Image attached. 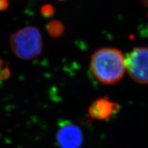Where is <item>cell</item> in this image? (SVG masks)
Returning <instances> with one entry per match:
<instances>
[{
  "label": "cell",
  "mask_w": 148,
  "mask_h": 148,
  "mask_svg": "<svg viewBox=\"0 0 148 148\" xmlns=\"http://www.w3.org/2000/svg\"><path fill=\"white\" fill-rule=\"evenodd\" d=\"M92 73L103 84H114L121 80L125 71V59L115 48L98 49L90 59Z\"/></svg>",
  "instance_id": "6da1fadb"
},
{
  "label": "cell",
  "mask_w": 148,
  "mask_h": 148,
  "mask_svg": "<svg viewBox=\"0 0 148 148\" xmlns=\"http://www.w3.org/2000/svg\"><path fill=\"white\" fill-rule=\"evenodd\" d=\"M10 45L12 52L18 58L24 60H32L42 51L41 34L36 27H25L11 34Z\"/></svg>",
  "instance_id": "7a4b0ae2"
},
{
  "label": "cell",
  "mask_w": 148,
  "mask_h": 148,
  "mask_svg": "<svg viewBox=\"0 0 148 148\" xmlns=\"http://www.w3.org/2000/svg\"><path fill=\"white\" fill-rule=\"evenodd\" d=\"M125 68L134 81L148 84V47L134 49L125 59Z\"/></svg>",
  "instance_id": "3957f363"
},
{
  "label": "cell",
  "mask_w": 148,
  "mask_h": 148,
  "mask_svg": "<svg viewBox=\"0 0 148 148\" xmlns=\"http://www.w3.org/2000/svg\"><path fill=\"white\" fill-rule=\"evenodd\" d=\"M56 138L61 148H79L82 144V132L77 125L63 121L59 124Z\"/></svg>",
  "instance_id": "277c9868"
},
{
  "label": "cell",
  "mask_w": 148,
  "mask_h": 148,
  "mask_svg": "<svg viewBox=\"0 0 148 148\" xmlns=\"http://www.w3.org/2000/svg\"><path fill=\"white\" fill-rule=\"evenodd\" d=\"M119 109L118 103L110 101L108 97H101L94 101L90 105L88 114L93 119L103 120L117 113Z\"/></svg>",
  "instance_id": "5b68a950"
},
{
  "label": "cell",
  "mask_w": 148,
  "mask_h": 148,
  "mask_svg": "<svg viewBox=\"0 0 148 148\" xmlns=\"http://www.w3.org/2000/svg\"><path fill=\"white\" fill-rule=\"evenodd\" d=\"M47 30L49 34L52 37H59L64 32L63 24L59 21H52L47 25Z\"/></svg>",
  "instance_id": "8992f818"
},
{
  "label": "cell",
  "mask_w": 148,
  "mask_h": 148,
  "mask_svg": "<svg viewBox=\"0 0 148 148\" xmlns=\"http://www.w3.org/2000/svg\"><path fill=\"white\" fill-rule=\"evenodd\" d=\"M40 13L44 17L49 18L55 13V9L51 4H45L40 8Z\"/></svg>",
  "instance_id": "52a82bcc"
},
{
  "label": "cell",
  "mask_w": 148,
  "mask_h": 148,
  "mask_svg": "<svg viewBox=\"0 0 148 148\" xmlns=\"http://www.w3.org/2000/svg\"><path fill=\"white\" fill-rule=\"evenodd\" d=\"M10 69H8V66L3 68V69L0 70V79H2V80H5L7 79L10 77Z\"/></svg>",
  "instance_id": "ba28073f"
},
{
  "label": "cell",
  "mask_w": 148,
  "mask_h": 148,
  "mask_svg": "<svg viewBox=\"0 0 148 148\" xmlns=\"http://www.w3.org/2000/svg\"><path fill=\"white\" fill-rule=\"evenodd\" d=\"M9 5L8 0H0V11H4Z\"/></svg>",
  "instance_id": "9c48e42d"
},
{
  "label": "cell",
  "mask_w": 148,
  "mask_h": 148,
  "mask_svg": "<svg viewBox=\"0 0 148 148\" xmlns=\"http://www.w3.org/2000/svg\"><path fill=\"white\" fill-rule=\"evenodd\" d=\"M142 2H143L144 5H148V0H142Z\"/></svg>",
  "instance_id": "30bf717a"
},
{
  "label": "cell",
  "mask_w": 148,
  "mask_h": 148,
  "mask_svg": "<svg viewBox=\"0 0 148 148\" xmlns=\"http://www.w3.org/2000/svg\"><path fill=\"white\" fill-rule=\"evenodd\" d=\"M3 60L0 58V70L1 69V67H2V66H3Z\"/></svg>",
  "instance_id": "8fae6325"
},
{
  "label": "cell",
  "mask_w": 148,
  "mask_h": 148,
  "mask_svg": "<svg viewBox=\"0 0 148 148\" xmlns=\"http://www.w3.org/2000/svg\"><path fill=\"white\" fill-rule=\"evenodd\" d=\"M60 1H63V0H60Z\"/></svg>",
  "instance_id": "7c38bea8"
}]
</instances>
